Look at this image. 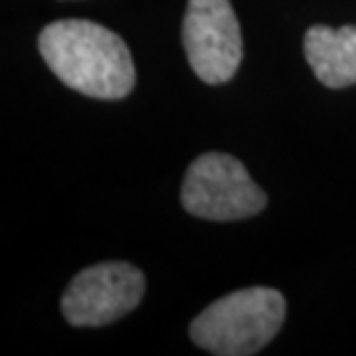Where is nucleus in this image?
I'll return each mask as SVG.
<instances>
[{
	"mask_svg": "<svg viewBox=\"0 0 356 356\" xmlns=\"http://www.w3.org/2000/svg\"><path fill=\"white\" fill-rule=\"evenodd\" d=\"M40 54L67 88L97 99L130 95L137 81L130 49L109 28L86 19H63L40 33Z\"/></svg>",
	"mask_w": 356,
	"mask_h": 356,
	"instance_id": "f257e3e1",
	"label": "nucleus"
},
{
	"mask_svg": "<svg viewBox=\"0 0 356 356\" xmlns=\"http://www.w3.org/2000/svg\"><path fill=\"white\" fill-rule=\"evenodd\" d=\"M284 312L287 305L277 289H238L202 310L190 324V338L218 356H250L275 338Z\"/></svg>",
	"mask_w": 356,
	"mask_h": 356,
	"instance_id": "f03ea898",
	"label": "nucleus"
},
{
	"mask_svg": "<svg viewBox=\"0 0 356 356\" xmlns=\"http://www.w3.org/2000/svg\"><path fill=\"white\" fill-rule=\"evenodd\" d=\"M183 209L202 220H243L266 206V195L243 162L227 153H206L192 162L181 188Z\"/></svg>",
	"mask_w": 356,
	"mask_h": 356,
	"instance_id": "7ed1b4c3",
	"label": "nucleus"
},
{
	"mask_svg": "<svg viewBox=\"0 0 356 356\" xmlns=\"http://www.w3.org/2000/svg\"><path fill=\"white\" fill-rule=\"evenodd\" d=\"M183 47L190 67L204 83L229 81L243 58V38L229 0H188Z\"/></svg>",
	"mask_w": 356,
	"mask_h": 356,
	"instance_id": "20e7f679",
	"label": "nucleus"
},
{
	"mask_svg": "<svg viewBox=\"0 0 356 356\" xmlns=\"http://www.w3.org/2000/svg\"><path fill=\"white\" fill-rule=\"evenodd\" d=\"M144 273L125 261H104L72 277L63 294V315L72 326H104L132 312L144 298Z\"/></svg>",
	"mask_w": 356,
	"mask_h": 356,
	"instance_id": "39448f33",
	"label": "nucleus"
},
{
	"mask_svg": "<svg viewBox=\"0 0 356 356\" xmlns=\"http://www.w3.org/2000/svg\"><path fill=\"white\" fill-rule=\"evenodd\" d=\"M305 60L326 88L356 83V26H312L303 40Z\"/></svg>",
	"mask_w": 356,
	"mask_h": 356,
	"instance_id": "423d86ee",
	"label": "nucleus"
}]
</instances>
